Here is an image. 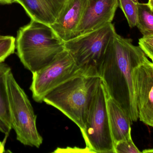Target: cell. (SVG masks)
<instances>
[{
    "label": "cell",
    "mask_w": 153,
    "mask_h": 153,
    "mask_svg": "<svg viewBox=\"0 0 153 153\" xmlns=\"http://www.w3.org/2000/svg\"><path fill=\"white\" fill-rule=\"evenodd\" d=\"M16 2V0H0L1 4H12Z\"/></svg>",
    "instance_id": "obj_20"
},
{
    "label": "cell",
    "mask_w": 153,
    "mask_h": 153,
    "mask_svg": "<svg viewBox=\"0 0 153 153\" xmlns=\"http://www.w3.org/2000/svg\"><path fill=\"white\" fill-rule=\"evenodd\" d=\"M7 87L12 128L15 131L17 140L24 145L39 148L43 139L37 128L36 115L11 71L7 75Z\"/></svg>",
    "instance_id": "obj_6"
},
{
    "label": "cell",
    "mask_w": 153,
    "mask_h": 153,
    "mask_svg": "<svg viewBox=\"0 0 153 153\" xmlns=\"http://www.w3.org/2000/svg\"><path fill=\"white\" fill-rule=\"evenodd\" d=\"M66 0H16L31 20L52 25L59 16Z\"/></svg>",
    "instance_id": "obj_11"
},
{
    "label": "cell",
    "mask_w": 153,
    "mask_h": 153,
    "mask_svg": "<svg viewBox=\"0 0 153 153\" xmlns=\"http://www.w3.org/2000/svg\"><path fill=\"white\" fill-rule=\"evenodd\" d=\"M11 71L5 63H0V132L8 136L12 129L7 87V75Z\"/></svg>",
    "instance_id": "obj_13"
},
{
    "label": "cell",
    "mask_w": 153,
    "mask_h": 153,
    "mask_svg": "<svg viewBox=\"0 0 153 153\" xmlns=\"http://www.w3.org/2000/svg\"><path fill=\"white\" fill-rule=\"evenodd\" d=\"M115 153H141L132 140L131 135L124 140L116 143L114 146Z\"/></svg>",
    "instance_id": "obj_17"
},
{
    "label": "cell",
    "mask_w": 153,
    "mask_h": 153,
    "mask_svg": "<svg viewBox=\"0 0 153 153\" xmlns=\"http://www.w3.org/2000/svg\"><path fill=\"white\" fill-rule=\"evenodd\" d=\"M142 153H153V149H146V150H144L142 152Z\"/></svg>",
    "instance_id": "obj_21"
},
{
    "label": "cell",
    "mask_w": 153,
    "mask_h": 153,
    "mask_svg": "<svg viewBox=\"0 0 153 153\" xmlns=\"http://www.w3.org/2000/svg\"><path fill=\"white\" fill-rule=\"evenodd\" d=\"M108 95L101 79L90 106L84 128L80 130L91 153H115L110 126L107 101Z\"/></svg>",
    "instance_id": "obj_5"
},
{
    "label": "cell",
    "mask_w": 153,
    "mask_h": 153,
    "mask_svg": "<svg viewBox=\"0 0 153 153\" xmlns=\"http://www.w3.org/2000/svg\"><path fill=\"white\" fill-rule=\"evenodd\" d=\"M118 6V0H88L78 27V36L111 23Z\"/></svg>",
    "instance_id": "obj_10"
},
{
    "label": "cell",
    "mask_w": 153,
    "mask_h": 153,
    "mask_svg": "<svg viewBox=\"0 0 153 153\" xmlns=\"http://www.w3.org/2000/svg\"><path fill=\"white\" fill-rule=\"evenodd\" d=\"M30 90L36 102H44L50 92L69 80L84 75L70 53L65 49L48 65L32 73Z\"/></svg>",
    "instance_id": "obj_7"
},
{
    "label": "cell",
    "mask_w": 153,
    "mask_h": 153,
    "mask_svg": "<svg viewBox=\"0 0 153 153\" xmlns=\"http://www.w3.org/2000/svg\"><path fill=\"white\" fill-rule=\"evenodd\" d=\"M149 5H150V7H151L152 10L153 11V0H149L148 1V3Z\"/></svg>",
    "instance_id": "obj_22"
},
{
    "label": "cell",
    "mask_w": 153,
    "mask_h": 153,
    "mask_svg": "<svg viewBox=\"0 0 153 153\" xmlns=\"http://www.w3.org/2000/svg\"><path fill=\"white\" fill-rule=\"evenodd\" d=\"M107 107L111 131L115 144L131 135L132 122L123 109L109 97Z\"/></svg>",
    "instance_id": "obj_12"
},
{
    "label": "cell",
    "mask_w": 153,
    "mask_h": 153,
    "mask_svg": "<svg viewBox=\"0 0 153 153\" xmlns=\"http://www.w3.org/2000/svg\"><path fill=\"white\" fill-rule=\"evenodd\" d=\"M56 153L62 152H80V153H91V151L85 147L84 149H79L77 147L71 148L70 147H68L65 149H61V148H57L56 151L54 152Z\"/></svg>",
    "instance_id": "obj_19"
},
{
    "label": "cell",
    "mask_w": 153,
    "mask_h": 153,
    "mask_svg": "<svg viewBox=\"0 0 153 153\" xmlns=\"http://www.w3.org/2000/svg\"><path fill=\"white\" fill-rule=\"evenodd\" d=\"M100 81L99 77H74L50 92L44 102L57 109L82 130Z\"/></svg>",
    "instance_id": "obj_3"
},
{
    "label": "cell",
    "mask_w": 153,
    "mask_h": 153,
    "mask_svg": "<svg viewBox=\"0 0 153 153\" xmlns=\"http://www.w3.org/2000/svg\"><path fill=\"white\" fill-rule=\"evenodd\" d=\"M136 26L143 36L153 35V11L148 3H138Z\"/></svg>",
    "instance_id": "obj_14"
},
{
    "label": "cell",
    "mask_w": 153,
    "mask_h": 153,
    "mask_svg": "<svg viewBox=\"0 0 153 153\" xmlns=\"http://www.w3.org/2000/svg\"><path fill=\"white\" fill-rule=\"evenodd\" d=\"M16 49L21 62L32 73L48 65L65 49L64 41L49 25L33 20L18 31Z\"/></svg>",
    "instance_id": "obj_2"
},
{
    "label": "cell",
    "mask_w": 153,
    "mask_h": 153,
    "mask_svg": "<svg viewBox=\"0 0 153 153\" xmlns=\"http://www.w3.org/2000/svg\"><path fill=\"white\" fill-rule=\"evenodd\" d=\"M138 0H118L119 6L124 13L130 28L136 26Z\"/></svg>",
    "instance_id": "obj_15"
},
{
    "label": "cell",
    "mask_w": 153,
    "mask_h": 153,
    "mask_svg": "<svg viewBox=\"0 0 153 153\" xmlns=\"http://www.w3.org/2000/svg\"><path fill=\"white\" fill-rule=\"evenodd\" d=\"M138 46L153 62V35L144 36L139 39Z\"/></svg>",
    "instance_id": "obj_18"
},
{
    "label": "cell",
    "mask_w": 153,
    "mask_h": 153,
    "mask_svg": "<svg viewBox=\"0 0 153 153\" xmlns=\"http://www.w3.org/2000/svg\"><path fill=\"white\" fill-rule=\"evenodd\" d=\"M138 119L153 128V62L148 58L133 71Z\"/></svg>",
    "instance_id": "obj_8"
},
{
    "label": "cell",
    "mask_w": 153,
    "mask_h": 153,
    "mask_svg": "<svg viewBox=\"0 0 153 153\" xmlns=\"http://www.w3.org/2000/svg\"><path fill=\"white\" fill-rule=\"evenodd\" d=\"M88 0H66L54 23L53 30L65 42L78 36V28Z\"/></svg>",
    "instance_id": "obj_9"
},
{
    "label": "cell",
    "mask_w": 153,
    "mask_h": 153,
    "mask_svg": "<svg viewBox=\"0 0 153 153\" xmlns=\"http://www.w3.org/2000/svg\"><path fill=\"white\" fill-rule=\"evenodd\" d=\"M147 58L133 40L116 32L108 47L101 67L100 77L109 97L127 113L131 121L138 119L133 71Z\"/></svg>",
    "instance_id": "obj_1"
},
{
    "label": "cell",
    "mask_w": 153,
    "mask_h": 153,
    "mask_svg": "<svg viewBox=\"0 0 153 153\" xmlns=\"http://www.w3.org/2000/svg\"></svg>",
    "instance_id": "obj_23"
},
{
    "label": "cell",
    "mask_w": 153,
    "mask_h": 153,
    "mask_svg": "<svg viewBox=\"0 0 153 153\" xmlns=\"http://www.w3.org/2000/svg\"><path fill=\"white\" fill-rule=\"evenodd\" d=\"M116 32L111 22L65 42V49L85 76L100 77L103 58Z\"/></svg>",
    "instance_id": "obj_4"
},
{
    "label": "cell",
    "mask_w": 153,
    "mask_h": 153,
    "mask_svg": "<svg viewBox=\"0 0 153 153\" xmlns=\"http://www.w3.org/2000/svg\"><path fill=\"white\" fill-rule=\"evenodd\" d=\"M16 49V39L12 36H0V63L13 54Z\"/></svg>",
    "instance_id": "obj_16"
}]
</instances>
